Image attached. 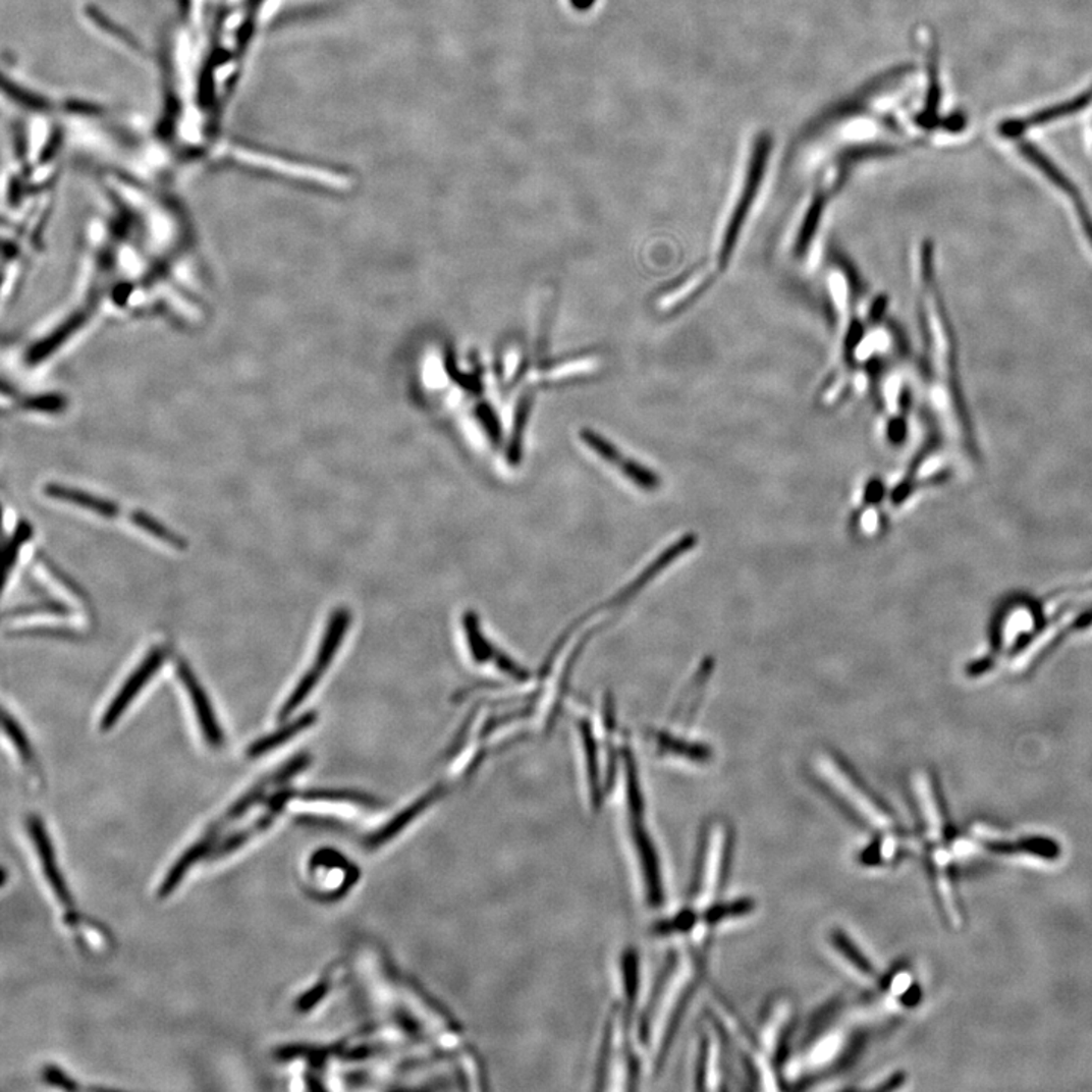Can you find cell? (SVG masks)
Segmentation results:
<instances>
[{
  "label": "cell",
  "mask_w": 1092,
  "mask_h": 1092,
  "mask_svg": "<svg viewBox=\"0 0 1092 1092\" xmlns=\"http://www.w3.org/2000/svg\"><path fill=\"white\" fill-rule=\"evenodd\" d=\"M3 730L8 734L11 740L12 746L17 750L18 756L21 757L23 762H31L34 757L33 749H31L30 740H28L26 733L23 728L20 727L17 721L9 715L8 712H3L2 716Z\"/></svg>",
  "instance_id": "30"
},
{
  "label": "cell",
  "mask_w": 1092,
  "mask_h": 1092,
  "mask_svg": "<svg viewBox=\"0 0 1092 1092\" xmlns=\"http://www.w3.org/2000/svg\"><path fill=\"white\" fill-rule=\"evenodd\" d=\"M887 309V297H877L876 303L873 304L870 310L871 322H879L883 318Z\"/></svg>",
  "instance_id": "44"
},
{
  "label": "cell",
  "mask_w": 1092,
  "mask_h": 1092,
  "mask_svg": "<svg viewBox=\"0 0 1092 1092\" xmlns=\"http://www.w3.org/2000/svg\"><path fill=\"white\" fill-rule=\"evenodd\" d=\"M583 741H585L586 760H588L589 787L591 799L595 806L601 803L600 769H598V750L592 734L591 725L588 722L582 724Z\"/></svg>",
  "instance_id": "26"
},
{
  "label": "cell",
  "mask_w": 1092,
  "mask_h": 1092,
  "mask_svg": "<svg viewBox=\"0 0 1092 1092\" xmlns=\"http://www.w3.org/2000/svg\"><path fill=\"white\" fill-rule=\"evenodd\" d=\"M220 831L217 828H211L207 834L200 840V842L194 843L178 861L175 862L172 868H170L167 876L164 877L163 883H161L158 895L160 898H166L170 893L175 892L176 887L182 882L185 876H187L190 868L195 864L204 859L205 856L211 855L213 850L216 849V840L219 839Z\"/></svg>",
  "instance_id": "14"
},
{
  "label": "cell",
  "mask_w": 1092,
  "mask_h": 1092,
  "mask_svg": "<svg viewBox=\"0 0 1092 1092\" xmlns=\"http://www.w3.org/2000/svg\"><path fill=\"white\" fill-rule=\"evenodd\" d=\"M46 564H48L49 569H51L52 574H54L55 579L60 580V582L63 583L64 586H66L68 591L73 592L76 597L84 598L83 592H80V589L77 588L76 585H74V582H71V580L68 579L67 576H64V574L61 572L58 567H55L54 564L49 563V561H46Z\"/></svg>",
  "instance_id": "43"
},
{
  "label": "cell",
  "mask_w": 1092,
  "mask_h": 1092,
  "mask_svg": "<svg viewBox=\"0 0 1092 1092\" xmlns=\"http://www.w3.org/2000/svg\"><path fill=\"white\" fill-rule=\"evenodd\" d=\"M176 672H178L179 680L187 689L188 697H190L195 712H197L198 722H200L205 741H207L208 746L219 749L225 743V736H223L222 727L217 721L216 713H214L207 692H205L203 685L198 680L197 675L192 671L185 660L178 659Z\"/></svg>",
  "instance_id": "8"
},
{
  "label": "cell",
  "mask_w": 1092,
  "mask_h": 1092,
  "mask_svg": "<svg viewBox=\"0 0 1092 1092\" xmlns=\"http://www.w3.org/2000/svg\"><path fill=\"white\" fill-rule=\"evenodd\" d=\"M1076 213H1078L1079 222H1081L1082 228H1084L1085 235H1087L1088 241L1092 247V216L1090 210H1088L1087 204L1084 203L1082 197L1076 198Z\"/></svg>",
  "instance_id": "39"
},
{
  "label": "cell",
  "mask_w": 1092,
  "mask_h": 1092,
  "mask_svg": "<svg viewBox=\"0 0 1092 1092\" xmlns=\"http://www.w3.org/2000/svg\"><path fill=\"white\" fill-rule=\"evenodd\" d=\"M1090 92L1092 93V89L1090 90Z\"/></svg>",
  "instance_id": "45"
},
{
  "label": "cell",
  "mask_w": 1092,
  "mask_h": 1092,
  "mask_svg": "<svg viewBox=\"0 0 1092 1092\" xmlns=\"http://www.w3.org/2000/svg\"><path fill=\"white\" fill-rule=\"evenodd\" d=\"M766 160V149L760 148L754 157L753 163H751L749 178H747L746 187H744L743 197H741L740 203L734 208L733 214H731L730 222H728L727 229H725L724 237H722L721 251H719V265L724 269L730 262L731 254H733L734 248H736L738 238H740L741 231H743L744 223H746L747 217H749V211L751 204H753L754 198H756L757 190H759L760 179H762L763 164Z\"/></svg>",
  "instance_id": "7"
},
{
  "label": "cell",
  "mask_w": 1092,
  "mask_h": 1092,
  "mask_svg": "<svg viewBox=\"0 0 1092 1092\" xmlns=\"http://www.w3.org/2000/svg\"><path fill=\"white\" fill-rule=\"evenodd\" d=\"M862 336H864V327H862L861 324H858V322H853L845 339V349L849 356L850 353H855L853 350H855L856 347H858V344L861 343Z\"/></svg>",
  "instance_id": "41"
},
{
  "label": "cell",
  "mask_w": 1092,
  "mask_h": 1092,
  "mask_svg": "<svg viewBox=\"0 0 1092 1092\" xmlns=\"http://www.w3.org/2000/svg\"><path fill=\"white\" fill-rule=\"evenodd\" d=\"M45 493L51 498L58 499V501L87 508V510L101 514L104 517H116L120 511V508L113 501L84 492V490L71 489V487L63 486V484H46Z\"/></svg>",
  "instance_id": "16"
},
{
  "label": "cell",
  "mask_w": 1092,
  "mask_h": 1092,
  "mask_svg": "<svg viewBox=\"0 0 1092 1092\" xmlns=\"http://www.w3.org/2000/svg\"><path fill=\"white\" fill-rule=\"evenodd\" d=\"M654 740L660 753L671 754V756L683 757V759L698 763L709 762L713 757L712 750L704 744L688 743L669 733L654 734Z\"/></svg>",
  "instance_id": "20"
},
{
  "label": "cell",
  "mask_w": 1092,
  "mask_h": 1092,
  "mask_svg": "<svg viewBox=\"0 0 1092 1092\" xmlns=\"http://www.w3.org/2000/svg\"><path fill=\"white\" fill-rule=\"evenodd\" d=\"M967 122V114L964 111H956L942 122V128L947 129L948 132H961L964 131Z\"/></svg>",
  "instance_id": "40"
},
{
  "label": "cell",
  "mask_w": 1092,
  "mask_h": 1092,
  "mask_svg": "<svg viewBox=\"0 0 1092 1092\" xmlns=\"http://www.w3.org/2000/svg\"><path fill=\"white\" fill-rule=\"evenodd\" d=\"M34 530L28 521H20L15 527L14 533L3 548V585L8 580L9 572L12 567L17 563L18 552H20L21 546L28 544L33 538Z\"/></svg>",
  "instance_id": "25"
},
{
  "label": "cell",
  "mask_w": 1092,
  "mask_h": 1092,
  "mask_svg": "<svg viewBox=\"0 0 1092 1092\" xmlns=\"http://www.w3.org/2000/svg\"><path fill=\"white\" fill-rule=\"evenodd\" d=\"M33 613H52L61 614V616H66V614L70 613V609H68L67 604L61 603V601L46 600L42 601V603L28 604V606L14 607V609L5 612L3 616L17 617L24 616V614Z\"/></svg>",
  "instance_id": "32"
},
{
  "label": "cell",
  "mask_w": 1092,
  "mask_h": 1092,
  "mask_svg": "<svg viewBox=\"0 0 1092 1092\" xmlns=\"http://www.w3.org/2000/svg\"><path fill=\"white\" fill-rule=\"evenodd\" d=\"M883 495H885V487L879 480H873L865 490V501L870 502V504H876L882 499Z\"/></svg>",
  "instance_id": "42"
},
{
  "label": "cell",
  "mask_w": 1092,
  "mask_h": 1092,
  "mask_svg": "<svg viewBox=\"0 0 1092 1092\" xmlns=\"http://www.w3.org/2000/svg\"><path fill=\"white\" fill-rule=\"evenodd\" d=\"M493 660H495L498 668L501 669V671H504L505 674L511 675V677L516 678V680L520 681L529 680V672L524 671L520 665H516L510 657L505 656L501 651L495 650V653H493Z\"/></svg>",
  "instance_id": "36"
},
{
  "label": "cell",
  "mask_w": 1092,
  "mask_h": 1092,
  "mask_svg": "<svg viewBox=\"0 0 1092 1092\" xmlns=\"http://www.w3.org/2000/svg\"><path fill=\"white\" fill-rule=\"evenodd\" d=\"M721 1042L716 1032H706L701 1036L698 1050L697 1070H695V1088L700 1091L721 1090L722 1085Z\"/></svg>",
  "instance_id": "12"
},
{
  "label": "cell",
  "mask_w": 1092,
  "mask_h": 1092,
  "mask_svg": "<svg viewBox=\"0 0 1092 1092\" xmlns=\"http://www.w3.org/2000/svg\"><path fill=\"white\" fill-rule=\"evenodd\" d=\"M349 622L350 613L346 609H337L336 612L331 614L330 622H328L324 638H322L313 669L321 672V674L327 671L328 666L336 656L337 650H339L344 635H346Z\"/></svg>",
  "instance_id": "17"
},
{
  "label": "cell",
  "mask_w": 1092,
  "mask_h": 1092,
  "mask_svg": "<svg viewBox=\"0 0 1092 1092\" xmlns=\"http://www.w3.org/2000/svg\"><path fill=\"white\" fill-rule=\"evenodd\" d=\"M316 721H318V713H304L299 718L293 719V721L288 722L284 727L278 728V730L273 731V733L268 734V736H263L260 738L259 741H256V743L248 749V756H250L251 759H259V757L271 753L272 750L284 746L288 741L293 740L294 736L303 733L307 728L312 727Z\"/></svg>",
  "instance_id": "19"
},
{
  "label": "cell",
  "mask_w": 1092,
  "mask_h": 1092,
  "mask_svg": "<svg viewBox=\"0 0 1092 1092\" xmlns=\"http://www.w3.org/2000/svg\"><path fill=\"white\" fill-rule=\"evenodd\" d=\"M166 657L167 653L164 648L155 647L149 651L148 656L137 666L135 671L126 678L125 685L120 688L110 706L105 710L101 719L102 731H110L116 725V722L122 718L123 713L128 709L129 704L140 694V691L160 671L161 666L166 662Z\"/></svg>",
  "instance_id": "6"
},
{
  "label": "cell",
  "mask_w": 1092,
  "mask_h": 1092,
  "mask_svg": "<svg viewBox=\"0 0 1092 1092\" xmlns=\"http://www.w3.org/2000/svg\"><path fill=\"white\" fill-rule=\"evenodd\" d=\"M310 763H312V756L309 753H301L291 757L288 762L284 763V766H281L275 774L271 775L272 784L279 786V784L287 783L294 775L309 768Z\"/></svg>",
  "instance_id": "34"
},
{
  "label": "cell",
  "mask_w": 1092,
  "mask_h": 1092,
  "mask_svg": "<svg viewBox=\"0 0 1092 1092\" xmlns=\"http://www.w3.org/2000/svg\"><path fill=\"white\" fill-rule=\"evenodd\" d=\"M830 944L833 950L842 958V961L852 968L853 973L859 979H864L870 985L880 983V976L873 962L868 959V956L859 948V945L843 930H831Z\"/></svg>",
  "instance_id": "15"
},
{
  "label": "cell",
  "mask_w": 1092,
  "mask_h": 1092,
  "mask_svg": "<svg viewBox=\"0 0 1092 1092\" xmlns=\"http://www.w3.org/2000/svg\"><path fill=\"white\" fill-rule=\"evenodd\" d=\"M1019 151L1022 152L1024 158H1026L1027 161H1030L1039 172L1044 173L1045 178H1047L1051 184L1056 185V187L1059 188V190H1062L1067 197L1072 198L1073 201H1075L1076 198L1082 197V195L1079 194L1075 182H1073L1072 179H1070L1069 176H1067L1066 173H1063L1062 170H1060L1059 167H1057L1056 164H1054L1053 161L1041 151V149L1036 148L1033 143L1020 142Z\"/></svg>",
  "instance_id": "18"
},
{
  "label": "cell",
  "mask_w": 1092,
  "mask_h": 1092,
  "mask_svg": "<svg viewBox=\"0 0 1092 1092\" xmlns=\"http://www.w3.org/2000/svg\"><path fill=\"white\" fill-rule=\"evenodd\" d=\"M45 1079L48 1084L61 1088V1090H77V1085L74 1084L70 1078H67L61 1070H58L57 1067H48V1069L45 1070Z\"/></svg>",
  "instance_id": "37"
},
{
  "label": "cell",
  "mask_w": 1092,
  "mask_h": 1092,
  "mask_svg": "<svg viewBox=\"0 0 1092 1092\" xmlns=\"http://www.w3.org/2000/svg\"><path fill=\"white\" fill-rule=\"evenodd\" d=\"M622 994L623 1013L632 1016L639 995V956L635 950H629L622 956Z\"/></svg>",
  "instance_id": "23"
},
{
  "label": "cell",
  "mask_w": 1092,
  "mask_h": 1092,
  "mask_svg": "<svg viewBox=\"0 0 1092 1092\" xmlns=\"http://www.w3.org/2000/svg\"><path fill=\"white\" fill-rule=\"evenodd\" d=\"M796 1023V1006L793 1000L781 995L771 998L760 1017L757 1041L778 1070H781L789 1056Z\"/></svg>",
  "instance_id": "4"
},
{
  "label": "cell",
  "mask_w": 1092,
  "mask_h": 1092,
  "mask_svg": "<svg viewBox=\"0 0 1092 1092\" xmlns=\"http://www.w3.org/2000/svg\"><path fill=\"white\" fill-rule=\"evenodd\" d=\"M822 210H824V203L821 200L815 201L809 208L808 214H806L805 222H803L802 229H800L799 238H797V254H803L808 250L811 244L812 237L819 225V219L822 216Z\"/></svg>",
  "instance_id": "31"
},
{
  "label": "cell",
  "mask_w": 1092,
  "mask_h": 1092,
  "mask_svg": "<svg viewBox=\"0 0 1092 1092\" xmlns=\"http://www.w3.org/2000/svg\"><path fill=\"white\" fill-rule=\"evenodd\" d=\"M630 831H632L633 849H635V858L641 871L648 905L660 908L665 902L662 870H660L656 847L645 827L644 817L630 815Z\"/></svg>",
  "instance_id": "5"
},
{
  "label": "cell",
  "mask_w": 1092,
  "mask_h": 1092,
  "mask_svg": "<svg viewBox=\"0 0 1092 1092\" xmlns=\"http://www.w3.org/2000/svg\"><path fill=\"white\" fill-rule=\"evenodd\" d=\"M291 797H293V790L290 789H282L279 790V793H276L268 802V811H266V814L257 819L254 824H251V827L244 828L243 831H238V833L232 834L228 839L223 840L220 845H217L216 849L213 850L211 859H219L223 858V856L231 855L232 852H235V850L244 845L251 837L257 836V834L262 833V831L268 830V828L271 827L272 822L275 821V818L281 814L282 809H284V806L287 805L288 800H290Z\"/></svg>",
  "instance_id": "13"
},
{
  "label": "cell",
  "mask_w": 1092,
  "mask_h": 1092,
  "mask_svg": "<svg viewBox=\"0 0 1092 1092\" xmlns=\"http://www.w3.org/2000/svg\"><path fill=\"white\" fill-rule=\"evenodd\" d=\"M733 845V828L727 821L715 818L704 825L688 896V909L698 917L721 902L730 873Z\"/></svg>",
  "instance_id": "3"
},
{
  "label": "cell",
  "mask_w": 1092,
  "mask_h": 1092,
  "mask_svg": "<svg viewBox=\"0 0 1092 1092\" xmlns=\"http://www.w3.org/2000/svg\"><path fill=\"white\" fill-rule=\"evenodd\" d=\"M818 775L819 783L828 797L859 827L876 836L898 831L892 811L839 754H822L818 760Z\"/></svg>",
  "instance_id": "2"
},
{
  "label": "cell",
  "mask_w": 1092,
  "mask_h": 1092,
  "mask_svg": "<svg viewBox=\"0 0 1092 1092\" xmlns=\"http://www.w3.org/2000/svg\"><path fill=\"white\" fill-rule=\"evenodd\" d=\"M1091 102L1092 93L1087 92L1084 93V95L1070 99V101L1060 102V104L1053 105V107L1038 111V113L1032 114V116L1024 117V119L1006 120V122H1003L998 126V131H1000V134L1003 137L1016 139V137L1024 134L1027 129L1047 125V123H1051L1053 120L1062 119V117L1075 116V114L1084 111Z\"/></svg>",
  "instance_id": "11"
},
{
  "label": "cell",
  "mask_w": 1092,
  "mask_h": 1092,
  "mask_svg": "<svg viewBox=\"0 0 1092 1092\" xmlns=\"http://www.w3.org/2000/svg\"><path fill=\"white\" fill-rule=\"evenodd\" d=\"M271 784L272 780L269 778V780L263 781V783H259L257 786H254L253 789L248 790V793L244 794L241 799H238L237 802H235V805L226 812L222 821H220L219 824L214 825V827H216L217 830L222 831V828L225 827L228 822L243 817L256 803H259L260 800L265 797L266 790H268V787L271 786Z\"/></svg>",
  "instance_id": "29"
},
{
  "label": "cell",
  "mask_w": 1092,
  "mask_h": 1092,
  "mask_svg": "<svg viewBox=\"0 0 1092 1092\" xmlns=\"http://www.w3.org/2000/svg\"><path fill=\"white\" fill-rule=\"evenodd\" d=\"M28 830H30L31 840H33L34 847H36L37 855H39L40 862H42L43 874H45L52 892H54V895L57 896V899L61 905L70 908V892H68L66 882H64L63 876H61L60 870H58L54 847H52L51 839H49L48 833H46V828L45 825H43L42 819L37 817L30 818V821H28Z\"/></svg>",
  "instance_id": "10"
},
{
  "label": "cell",
  "mask_w": 1092,
  "mask_h": 1092,
  "mask_svg": "<svg viewBox=\"0 0 1092 1092\" xmlns=\"http://www.w3.org/2000/svg\"><path fill=\"white\" fill-rule=\"evenodd\" d=\"M131 521L134 526L142 529L143 532L149 533L154 538L160 539L164 544L173 546L176 549H187V541L182 538L178 533L170 530L169 527L164 526L160 521L155 520L151 514L145 513V511H132Z\"/></svg>",
  "instance_id": "22"
},
{
  "label": "cell",
  "mask_w": 1092,
  "mask_h": 1092,
  "mask_svg": "<svg viewBox=\"0 0 1092 1092\" xmlns=\"http://www.w3.org/2000/svg\"><path fill=\"white\" fill-rule=\"evenodd\" d=\"M908 437V424L905 419L895 418L887 425V439L893 443V445H902Z\"/></svg>",
  "instance_id": "38"
},
{
  "label": "cell",
  "mask_w": 1092,
  "mask_h": 1092,
  "mask_svg": "<svg viewBox=\"0 0 1092 1092\" xmlns=\"http://www.w3.org/2000/svg\"><path fill=\"white\" fill-rule=\"evenodd\" d=\"M704 977V954L692 948L683 954H672L666 962L653 995L642 1014L641 1041L650 1054L653 1072L662 1070L675 1033Z\"/></svg>",
  "instance_id": "1"
},
{
  "label": "cell",
  "mask_w": 1092,
  "mask_h": 1092,
  "mask_svg": "<svg viewBox=\"0 0 1092 1092\" xmlns=\"http://www.w3.org/2000/svg\"><path fill=\"white\" fill-rule=\"evenodd\" d=\"M303 799L307 802H330V803H344V805H356L360 808H375L377 803L371 797L363 796L359 793H349V790H307L303 794Z\"/></svg>",
  "instance_id": "28"
},
{
  "label": "cell",
  "mask_w": 1092,
  "mask_h": 1092,
  "mask_svg": "<svg viewBox=\"0 0 1092 1092\" xmlns=\"http://www.w3.org/2000/svg\"><path fill=\"white\" fill-rule=\"evenodd\" d=\"M580 436L592 451L597 452L607 463L613 465L617 470H620V473L629 478L630 481H633L636 486L648 490V492L659 489L660 478L657 474H654L648 468L642 467L638 461L623 457L609 440L603 439L600 434L591 430H583Z\"/></svg>",
  "instance_id": "9"
},
{
  "label": "cell",
  "mask_w": 1092,
  "mask_h": 1092,
  "mask_svg": "<svg viewBox=\"0 0 1092 1092\" xmlns=\"http://www.w3.org/2000/svg\"><path fill=\"white\" fill-rule=\"evenodd\" d=\"M939 104H941V83H939L938 51L932 48L929 57V90H927L926 110L921 114V125L935 126L938 122Z\"/></svg>",
  "instance_id": "21"
},
{
  "label": "cell",
  "mask_w": 1092,
  "mask_h": 1092,
  "mask_svg": "<svg viewBox=\"0 0 1092 1092\" xmlns=\"http://www.w3.org/2000/svg\"><path fill=\"white\" fill-rule=\"evenodd\" d=\"M9 636L14 638H58V639H73L76 638V630L68 629V626H54V625H39V626H26L23 630H17V632L9 633Z\"/></svg>",
  "instance_id": "33"
},
{
  "label": "cell",
  "mask_w": 1092,
  "mask_h": 1092,
  "mask_svg": "<svg viewBox=\"0 0 1092 1092\" xmlns=\"http://www.w3.org/2000/svg\"><path fill=\"white\" fill-rule=\"evenodd\" d=\"M465 629H467L468 644H470L471 654L473 659L478 663L487 662V660L493 659L492 645L489 644L483 633L480 630V623H478V617L476 613L470 612L465 614Z\"/></svg>",
  "instance_id": "27"
},
{
  "label": "cell",
  "mask_w": 1092,
  "mask_h": 1092,
  "mask_svg": "<svg viewBox=\"0 0 1092 1092\" xmlns=\"http://www.w3.org/2000/svg\"><path fill=\"white\" fill-rule=\"evenodd\" d=\"M328 989H330V980H322V982H319V985L310 989L304 997L299 998V1001H297V1011L307 1013V1011L312 1009L315 1004H318L319 1001L325 997Z\"/></svg>",
  "instance_id": "35"
},
{
  "label": "cell",
  "mask_w": 1092,
  "mask_h": 1092,
  "mask_svg": "<svg viewBox=\"0 0 1092 1092\" xmlns=\"http://www.w3.org/2000/svg\"><path fill=\"white\" fill-rule=\"evenodd\" d=\"M321 675V672L312 668L303 678H301L296 688L293 689V692L288 695L287 700L282 704L281 710L278 712V722L287 721V719L296 712L297 707H299L301 704L309 698V695L312 694L313 689L318 685Z\"/></svg>",
  "instance_id": "24"
}]
</instances>
